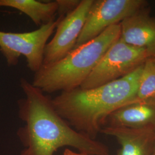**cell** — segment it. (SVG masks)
<instances>
[{"instance_id": "1", "label": "cell", "mask_w": 155, "mask_h": 155, "mask_svg": "<svg viewBox=\"0 0 155 155\" xmlns=\"http://www.w3.org/2000/svg\"><path fill=\"white\" fill-rule=\"evenodd\" d=\"M20 86L25 98L18 101V114L25 125L17 134L25 148L19 155H54L64 147L87 155H110L105 144L71 127L41 90L24 78Z\"/></svg>"}, {"instance_id": "2", "label": "cell", "mask_w": 155, "mask_h": 155, "mask_svg": "<svg viewBox=\"0 0 155 155\" xmlns=\"http://www.w3.org/2000/svg\"><path fill=\"white\" fill-rule=\"evenodd\" d=\"M143 65L124 77L94 88L63 91L52 99V105L71 127L94 139L108 117L138 100Z\"/></svg>"}, {"instance_id": "3", "label": "cell", "mask_w": 155, "mask_h": 155, "mask_svg": "<svg viewBox=\"0 0 155 155\" xmlns=\"http://www.w3.org/2000/svg\"><path fill=\"white\" fill-rule=\"evenodd\" d=\"M120 32V24L112 25L59 61L43 66L35 73L32 84L47 93L80 87L109 47L119 39Z\"/></svg>"}, {"instance_id": "4", "label": "cell", "mask_w": 155, "mask_h": 155, "mask_svg": "<svg viewBox=\"0 0 155 155\" xmlns=\"http://www.w3.org/2000/svg\"><path fill=\"white\" fill-rule=\"evenodd\" d=\"M150 58L145 50L127 44L119 38L79 88L92 89L124 77L143 65Z\"/></svg>"}, {"instance_id": "5", "label": "cell", "mask_w": 155, "mask_h": 155, "mask_svg": "<svg viewBox=\"0 0 155 155\" xmlns=\"http://www.w3.org/2000/svg\"><path fill=\"white\" fill-rule=\"evenodd\" d=\"M61 17L32 32L13 33L0 31V51L7 63L11 66L16 65L20 56H24L29 70L35 73L38 72L43 65L44 52L47 41Z\"/></svg>"}, {"instance_id": "6", "label": "cell", "mask_w": 155, "mask_h": 155, "mask_svg": "<svg viewBox=\"0 0 155 155\" xmlns=\"http://www.w3.org/2000/svg\"><path fill=\"white\" fill-rule=\"evenodd\" d=\"M144 0H94L74 48L145 8Z\"/></svg>"}, {"instance_id": "7", "label": "cell", "mask_w": 155, "mask_h": 155, "mask_svg": "<svg viewBox=\"0 0 155 155\" xmlns=\"http://www.w3.org/2000/svg\"><path fill=\"white\" fill-rule=\"evenodd\" d=\"M93 2L80 1L74 10L61 17L54 38L45 47L43 66L59 61L74 48Z\"/></svg>"}, {"instance_id": "8", "label": "cell", "mask_w": 155, "mask_h": 155, "mask_svg": "<svg viewBox=\"0 0 155 155\" xmlns=\"http://www.w3.org/2000/svg\"><path fill=\"white\" fill-rule=\"evenodd\" d=\"M120 27V40L144 49L155 58V18L145 8L124 20Z\"/></svg>"}, {"instance_id": "9", "label": "cell", "mask_w": 155, "mask_h": 155, "mask_svg": "<svg viewBox=\"0 0 155 155\" xmlns=\"http://www.w3.org/2000/svg\"><path fill=\"white\" fill-rule=\"evenodd\" d=\"M101 132L114 137L121 145L118 155H152L155 129L107 126Z\"/></svg>"}, {"instance_id": "10", "label": "cell", "mask_w": 155, "mask_h": 155, "mask_svg": "<svg viewBox=\"0 0 155 155\" xmlns=\"http://www.w3.org/2000/svg\"><path fill=\"white\" fill-rule=\"evenodd\" d=\"M106 121L111 127L155 129V99L137 100L124 106L113 112Z\"/></svg>"}, {"instance_id": "11", "label": "cell", "mask_w": 155, "mask_h": 155, "mask_svg": "<svg viewBox=\"0 0 155 155\" xmlns=\"http://www.w3.org/2000/svg\"><path fill=\"white\" fill-rule=\"evenodd\" d=\"M0 7L17 9L40 27L54 20L58 11L56 1L43 2L36 0H0Z\"/></svg>"}, {"instance_id": "12", "label": "cell", "mask_w": 155, "mask_h": 155, "mask_svg": "<svg viewBox=\"0 0 155 155\" xmlns=\"http://www.w3.org/2000/svg\"><path fill=\"white\" fill-rule=\"evenodd\" d=\"M137 98L139 101L155 99V58H150L144 63Z\"/></svg>"}, {"instance_id": "13", "label": "cell", "mask_w": 155, "mask_h": 155, "mask_svg": "<svg viewBox=\"0 0 155 155\" xmlns=\"http://www.w3.org/2000/svg\"><path fill=\"white\" fill-rule=\"evenodd\" d=\"M58 5V11L60 16H64L67 13L74 10L79 3L80 1H68V0H57Z\"/></svg>"}, {"instance_id": "14", "label": "cell", "mask_w": 155, "mask_h": 155, "mask_svg": "<svg viewBox=\"0 0 155 155\" xmlns=\"http://www.w3.org/2000/svg\"><path fill=\"white\" fill-rule=\"evenodd\" d=\"M63 155H89L85 153H77L72 150H70L69 148H67L63 152Z\"/></svg>"}]
</instances>
